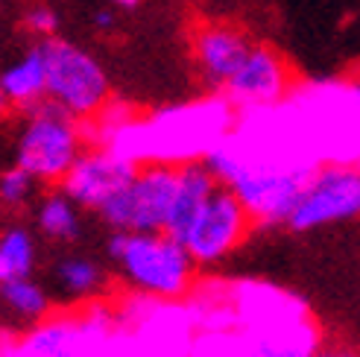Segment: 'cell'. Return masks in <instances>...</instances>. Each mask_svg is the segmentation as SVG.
<instances>
[{
	"instance_id": "obj_22",
	"label": "cell",
	"mask_w": 360,
	"mask_h": 357,
	"mask_svg": "<svg viewBox=\"0 0 360 357\" xmlns=\"http://www.w3.org/2000/svg\"><path fill=\"white\" fill-rule=\"evenodd\" d=\"M9 112H12V103H9V97L4 94V88H0V120H4Z\"/></svg>"
},
{
	"instance_id": "obj_11",
	"label": "cell",
	"mask_w": 360,
	"mask_h": 357,
	"mask_svg": "<svg viewBox=\"0 0 360 357\" xmlns=\"http://www.w3.org/2000/svg\"><path fill=\"white\" fill-rule=\"evenodd\" d=\"M94 331H105V313L91 305L85 319H44L27 331L21 343V357H85V343Z\"/></svg>"
},
{
	"instance_id": "obj_26",
	"label": "cell",
	"mask_w": 360,
	"mask_h": 357,
	"mask_svg": "<svg viewBox=\"0 0 360 357\" xmlns=\"http://www.w3.org/2000/svg\"><path fill=\"white\" fill-rule=\"evenodd\" d=\"M316 357H319V354H316Z\"/></svg>"
},
{
	"instance_id": "obj_21",
	"label": "cell",
	"mask_w": 360,
	"mask_h": 357,
	"mask_svg": "<svg viewBox=\"0 0 360 357\" xmlns=\"http://www.w3.org/2000/svg\"><path fill=\"white\" fill-rule=\"evenodd\" d=\"M319 357H360L352 349H328V351H319Z\"/></svg>"
},
{
	"instance_id": "obj_10",
	"label": "cell",
	"mask_w": 360,
	"mask_h": 357,
	"mask_svg": "<svg viewBox=\"0 0 360 357\" xmlns=\"http://www.w3.org/2000/svg\"><path fill=\"white\" fill-rule=\"evenodd\" d=\"M249 47L252 39L235 24H223V21L200 24L191 35V56L200 82L208 91L220 94L231 74L240 67Z\"/></svg>"
},
{
	"instance_id": "obj_20",
	"label": "cell",
	"mask_w": 360,
	"mask_h": 357,
	"mask_svg": "<svg viewBox=\"0 0 360 357\" xmlns=\"http://www.w3.org/2000/svg\"><path fill=\"white\" fill-rule=\"evenodd\" d=\"M91 21H94V27H97L100 32H109V30H115V24H117V15H115V9H97V12L91 15Z\"/></svg>"
},
{
	"instance_id": "obj_12",
	"label": "cell",
	"mask_w": 360,
	"mask_h": 357,
	"mask_svg": "<svg viewBox=\"0 0 360 357\" xmlns=\"http://www.w3.org/2000/svg\"><path fill=\"white\" fill-rule=\"evenodd\" d=\"M50 293L59 296L68 305L94 301L109 287V270L105 264L88 252H62L50 264Z\"/></svg>"
},
{
	"instance_id": "obj_23",
	"label": "cell",
	"mask_w": 360,
	"mask_h": 357,
	"mask_svg": "<svg viewBox=\"0 0 360 357\" xmlns=\"http://www.w3.org/2000/svg\"><path fill=\"white\" fill-rule=\"evenodd\" d=\"M109 4H112L115 9H135L141 0H109Z\"/></svg>"
},
{
	"instance_id": "obj_19",
	"label": "cell",
	"mask_w": 360,
	"mask_h": 357,
	"mask_svg": "<svg viewBox=\"0 0 360 357\" xmlns=\"http://www.w3.org/2000/svg\"><path fill=\"white\" fill-rule=\"evenodd\" d=\"M24 30H27L30 35H35L39 41L53 39V35H56V30H59V15H56V9L47 6V4H32V6L24 12Z\"/></svg>"
},
{
	"instance_id": "obj_8",
	"label": "cell",
	"mask_w": 360,
	"mask_h": 357,
	"mask_svg": "<svg viewBox=\"0 0 360 357\" xmlns=\"http://www.w3.org/2000/svg\"><path fill=\"white\" fill-rule=\"evenodd\" d=\"M138 173L135 158L123 155L115 147H100V150H85L79 162L70 167V173L62 178V190L85 208V211H100L105 202H112L115 196L132 182Z\"/></svg>"
},
{
	"instance_id": "obj_17",
	"label": "cell",
	"mask_w": 360,
	"mask_h": 357,
	"mask_svg": "<svg viewBox=\"0 0 360 357\" xmlns=\"http://www.w3.org/2000/svg\"><path fill=\"white\" fill-rule=\"evenodd\" d=\"M0 261L9 275H32L39 266V240L27 226H6L0 231Z\"/></svg>"
},
{
	"instance_id": "obj_24",
	"label": "cell",
	"mask_w": 360,
	"mask_h": 357,
	"mask_svg": "<svg viewBox=\"0 0 360 357\" xmlns=\"http://www.w3.org/2000/svg\"><path fill=\"white\" fill-rule=\"evenodd\" d=\"M6 278V270H4V261H0V281H4Z\"/></svg>"
},
{
	"instance_id": "obj_14",
	"label": "cell",
	"mask_w": 360,
	"mask_h": 357,
	"mask_svg": "<svg viewBox=\"0 0 360 357\" xmlns=\"http://www.w3.org/2000/svg\"><path fill=\"white\" fill-rule=\"evenodd\" d=\"M0 88L18 112H27L47 100V62L41 44L30 47L0 70Z\"/></svg>"
},
{
	"instance_id": "obj_16",
	"label": "cell",
	"mask_w": 360,
	"mask_h": 357,
	"mask_svg": "<svg viewBox=\"0 0 360 357\" xmlns=\"http://www.w3.org/2000/svg\"><path fill=\"white\" fill-rule=\"evenodd\" d=\"M217 185H220V178L214 176L205 158H185V162L179 164V190H176L173 217L167 226L170 235H179V231L185 228V223L193 217V211L208 200Z\"/></svg>"
},
{
	"instance_id": "obj_1",
	"label": "cell",
	"mask_w": 360,
	"mask_h": 357,
	"mask_svg": "<svg viewBox=\"0 0 360 357\" xmlns=\"http://www.w3.org/2000/svg\"><path fill=\"white\" fill-rule=\"evenodd\" d=\"M205 162L226 188L238 193V200L249 208L258 226H278L290 220L299 193L316 167L276 155L243 152L235 147H214Z\"/></svg>"
},
{
	"instance_id": "obj_3",
	"label": "cell",
	"mask_w": 360,
	"mask_h": 357,
	"mask_svg": "<svg viewBox=\"0 0 360 357\" xmlns=\"http://www.w3.org/2000/svg\"><path fill=\"white\" fill-rule=\"evenodd\" d=\"M85 120L44 100L24 112L12 147L15 164L32 173L41 185H62L85 152Z\"/></svg>"
},
{
	"instance_id": "obj_13",
	"label": "cell",
	"mask_w": 360,
	"mask_h": 357,
	"mask_svg": "<svg viewBox=\"0 0 360 357\" xmlns=\"http://www.w3.org/2000/svg\"><path fill=\"white\" fill-rule=\"evenodd\" d=\"M53 293L35 275H9L0 281V323L15 331H30L50 316Z\"/></svg>"
},
{
	"instance_id": "obj_2",
	"label": "cell",
	"mask_w": 360,
	"mask_h": 357,
	"mask_svg": "<svg viewBox=\"0 0 360 357\" xmlns=\"http://www.w3.org/2000/svg\"><path fill=\"white\" fill-rule=\"evenodd\" d=\"M105 249L117 275L150 299H182L200 270L188 246L170 231H112Z\"/></svg>"
},
{
	"instance_id": "obj_25",
	"label": "cell",
	"mask_w": 360,
	"mask_h": 357,
	"mask_svg": "<svg viewBox=\"0 0 360 357\" xmlns=\"http://www.w3.org/2000/svg\"><path fill=\"white\" fill-rule=\"evenodd\" d=\"M354 88H357V97H360V74H357V85Z\"/></svg>"
},
{
	"instance_id": "obj_4",
	"label": "cell",
	"mask_w": 360,
	"mask_h": 357,
	"mask_svg": "<svg viewBox=\"0 0 360 357\" xmlns=\"http://www.w3.org/2000/svg\"><path fill=\"white\" fill-rule=\"evenodd\" d=\"M47 62V100L79 120L100 117L112 103V85L103 62L68 39L39 41Z\"/></svg>"
},
{
	"instance_id": "obj_6",
	"label": "cell",
	"mask_w": 360,
	"mask_h": 357,
	"mask_svg": "<svg viewBox=\"0 0 360 357\" xmlns=\"http://www.w3.org/2000/svg\"><path fill=\"white\" fill-rule=\"evenodd\" d=\"M252 226L255 220L249 208L238 200L235 190L220 182L176 238L188 246V252L200 266H214L226 261L249 238Z\"/></svg>"
},
{
	"instance_id": "obj_5",
	"label": "cell",
	"mask_w": 360,
	"mask_h": 357,
	"mask_svg": "<svg viewBox=\"0 0 360 357\" xmlns=\"http://www.w3.org/2000/svg\"><path fill=\"white\" fill-rule=\"evenodd\" d=\"M179 190V164L150 162L138 167L132 182L97 217L112 231H167Z\"/></svg>"
},
{
	"instance_id": "obj_18",
	"label": "cell",
	"mask_w": 360,
	"mask_h": 357,
	"mask_svg": "<svg viewBox=\"0 0 360 357\" xmlns=\"http://www.w3.org/2000/svg\"><path fill=\"white\" fill-rule=\"evenodd\" d=\"M39 188H41V182L32 173L12 164L0 173V205L9 211H21L39 200Z\"/></svg>"
},
{
	"instance_id": "obj_9",
	"label": "cell",
	"mask_w": 360,
	"mask_h": 357,
	"mask_svg": "<svg viewBox=\"0 0 360 357\" xmlns=\"http://www.w3.org/2000/svg\"><path fill=\"white\" fill-rule=\"evenodd\" d=\"M287 88H290V67L281 59V53L269 44L252 41L220 97L235 109H266L287 94Z\"/></svg>"
},
{
	"instance_id": "obj_7",
	"label": "cell",
	"mask_w": 360,
	"mask_h": 357,
	"mask_svg": "<svg viewBox=\"0 0 360 357\" xmlns=\"http://www.w3.org/2000/svg\"><path fill=\"white\" fill-rule=\"evenodd\" d=\"M360 217V164L331 162L311 170L287 226L311 231Z\"/></svg>"
},
{
	"instance_id": "obj_15",
	"label": "cell",
	"mask_w": 360,
	"mask_h": 357,
	"mask_svg": "<svg viewBox=\"0 0 360 357\" xmlns=\"http://www.w3.org/2000/svg\"><path fill=\"white\" fill-rule=\"evenodd\" d=\"M82 214H85V208L74 196H68L59 188V190L41 193L39 200H35L32 223H35L39 238H44L47 243L70 246L82 238Z\"/></svg>"
}]
</instances>
